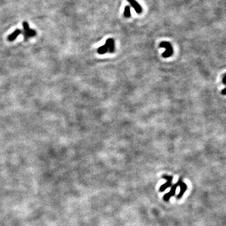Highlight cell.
Returning a JSON list of instances; mask_svg holds the SVG:
<instances>
[{
	"label": "cell",
	"instance_id": "6da1fadb",
	"mask_svg": "<svg viewBox=\"0 0 226 226\" xmlns=\"http://www.w3.org/2000/svg\"><path fill=\"white\" fill-rule=\"evenodd\" d=\"M23 37L25 41H27L30 38L33 37L37 35L36 31L33 29H31L26 21L23 23Z\"/></svg>",
	"mask_w": 226,
	"mask_h": 226
},
{
	"label": "cell",
	"instance_id": "7a4b0ae2",
	"mask_svg": "<svg viewBox=\"0 0 226 226\" xmlns=\"http://www.w3.org/2000/svg\"><path fill=\"white\" fill-rule=\"evenodd\" d=\"M160 47L165 48V52L163 53L162 55L164 57H169L173 53V48L171 45L168 42H163L160 43Z\"/></svg>",
	"mask_w": 226,
	"mask_h": 226
},
{
	"label": "cell",
	"instance_id": "3957f363",
	"mask_svg": "<svg viewBox=\"0 0 226 226\" xmlns=\"http://www.w3.org/2000/svg\"><path fill=\"white\" fill-rule=\"evenodd\" d=\"M163 178H164L166 180V182L161 185V187L159 188V192H164L165 190H166L168 188L171 187L172 186V180H173V177L172 176H169V175H163L162 177Z\"/></svg>",
	"mask_w": 226,
	"mask_h": 226
},
{
	"label": "cell",
	"instance_id": "277c9868",
	"mask_svg": "<svg viewBox=\"0 0 226 226\" xmlns=\"http://www.w3.org/2000/svg\"><path fill=\"white\" fill-rule=\"evenodd\" d=\"M178 185H178V182L176 183H175L174 185H172V186L171 187V189H170V190L169 191V192L165 194L164 196H163V198L165 201L168 202L171 197H172L173 196H174L175 195L176 190H177V187H178Z\"/></svg>",
	"mask_w": 226,
	"mask_h": 226
},
{
	"label": "cell",
	"instance_id": "5b68a950",
	"mask_svg": "<svg viewBox=\"0 0 226 226\" xmlns=\"http://www.w3.org/2000/svg\"><path fill=\"white\" fill-rule=\"evenodd\" d=\"M178 185H179L178 186L180 187V190L179 193L178 194L177 196V199H180V198H181L182 197L184 193L186 192V190H187V185L186 183L183 182L182 178H180L178 179Z\"/></svg>",
	"mask_w": 226,
	"mask_h": 226
},
{
	"label": "cell",
	"instance_id": "8992f818",
	"mask_svg": "<svg viewBox=\"0 0 226 226\" xmlns=\"http://www.w3.org/2000/svg\"><path fill=\"white\" fill-rule=\"evenodd\" d=\"M128 1L130 3L131 6L134 8V10H135L136 12L138 13V14L141 13L142 8L139 5V3L137 1H136V0H128Z\"/></svg>",
	"mask_w": 226,
	"mask_h": 226
},
{
	"label": "cell",
	"instance_id": "52a82bcc",
	"mask_svg": "<svg viewBox=\"0 0 226 226\" xmlns=\"http://www.w3.org/2000/svg\"><path fill=\"white\" fill-rule=\"evenodd\" d=\"M21 33H22L21 30H20V29L15 30L11 34H10V35L8 36V41L13 42V40H15L18 37V35H20Z\"/></svg>",
	"mask_w": 226,
	"mask_h": 226
},
{
	"label": "cell",
	"instance_id": "ba28073f",
	"mask_svg": "<svg viewBox=\"0 0 226 226\" xmlns=\"http://www.w3.org/2000/svg\"><path fill=\"white\" fill-rule=\"evenodd\" d=\"M105 45L108 48V51L109 52H113L114 50V42L112 38H109L106 40Z\"/></svg>",
	"mask_w": 226,
	"mask_h": 226
},
{
	"label": "cell",
	"instance_id": "9c48e42d",
	"mask_svg": "<svg viewBox=\"0 0 226 226\" xmlns=\"http://www.w3.org/2000/svg\"><path fill=\"white\" fill-rule=\"evenodd\" d=\"M108 51V48L107 47L106 45L104 44V45H102V47H99L97 50V52L99 53V54H104L105 53H106Z\"/></svg>",
	"mask_w": 226,
	"mask_h": 226
},
{
	"label": "cell",
	"instance_id": "30bf717a",
	"mask_svg": "<svg viewBox=\"0 0 226 226\" xmlns=\"http://www.w3.org/2000/svg\"><path fill=\"white\" fill-rule=\"evenodd\" d=\"M124 16L126 18H129L131 16V9L129 6H126L124 10Z\"/></svg>",
	"mask_w": 226,
	"mask_h": 226
},
{
	"label": "cell",
	"instance_id": "8fae6325",
	"mask_svg": "<svg viewBox=\"0 0 226 226\" xmlns=\"http://www.w3.org/2000/svg\"><path fill=\"white\" fill-rule=\"evenodd\" d=\"M222 82L224 84H226V74H225L224 77H223V79H222Z\"/></svg>",
	"mask_w": 226,
	"mask_h": 226
},
{
	"label": "cell",
	"instance_id": "7c38bea8",
	"mask_svg": "<svg viewBox=\"0 0 226 226\" xmlns=\"http://www.w3.org/2000/svg\"><path fill=\"white\" fill-rule=\"evenodd\" d=\"M221 94H222V95H226V88L222 90V92H221Z\"/></svg>",
	"mask_w": 226,
	"mask_h": 226
}]
</instances>
